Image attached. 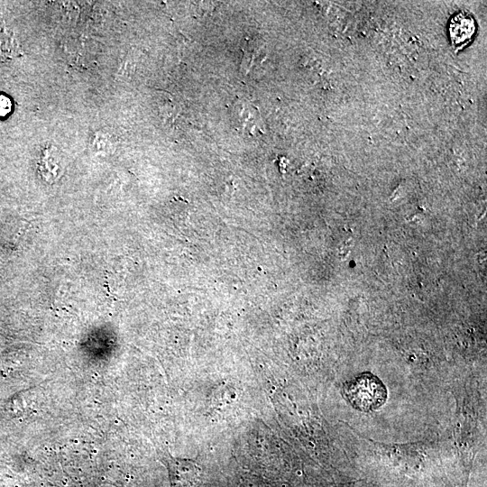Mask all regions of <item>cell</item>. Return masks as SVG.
<instances>
[{
    "mask_svg": "<svg viewBox=\"0 0 487 487\" xmlns=\"http://www.w3.org/2000/svg\"><path fill=\"white\" fill-rule=\"evenodd\" d=\"M170 475V487H195L199 480L201 467L196 460L174 458L164 459Z\"/></svg>",
    "mask_w": 487,
    "mask_h": 487,
    "instance_id": "cell-2",
    "label": "cell"
},
{
    "mask_svg": "<svg viewBox=\"0 0 487 487\" xmlns=\"http://www.w3.org/2000/svg\"><path fill=\"white\" fill-rule=\"evenodd\" d=\"M346 400L356 409L372 411L386 400L387 390L381 381L370 372H364L348 381L344 388Z\"/></svg>",
    "mask_w": 487,
    "mask_h": 487,
    "instance_id": "cell-1",
    "label": "cell"
},
{
    "mask_svg": "<svg viewBox=\"0 0 487 487\" xmlns=\"http://www.w3.org/2000/svg\"><path fill=\"white\" fill-rule=\"evenodd\" d=\"M474 31L473 22L471 18L465 17L463 14L456 16L450 27L451 38L455 37L460 32V36L455 43V45L460 44L461 42L467 41L471 39Z\"/></svg>",
    "mask_w": 487,
    "mask_h": 487,
    "instance_id": "cell-3",
    "label": "cell"
},
{
    "mask_svg": "<svg viewBox=\"0 0 487 487\" xmlns=\"http://www.w3.org/2000/svg\"><path fill=\"white\" fill-rule=\"evenodd\" d=\"M234 116L237 119V124H240L243 129H247L250 132L257 126V112H253V106L249 104H238L235 106Z\"/></svg>",
    "mask_w": 487,
    "mask_h": 487,
    "instance_id": "cell-4",
    "label": "cell"
},
{
    "mask_svg": "<svg viewBox=\"0 0 487 487\" xmlns=\"http://www.w3.org/2000/svg\"><path fill=\"white\" fill-rule=\"evenodd\" d=\"M244 51V60H243V68L245 69H250V67L256 61L259 60V56L265 54L263 51V47L259 45V41L253 40H248L243 48Z\"/></svg>",
    "mask_w": 487,
    "mask_h": 487,
    "instance_id": "cell-5",
    "label": "cell"
}]
</instances>
